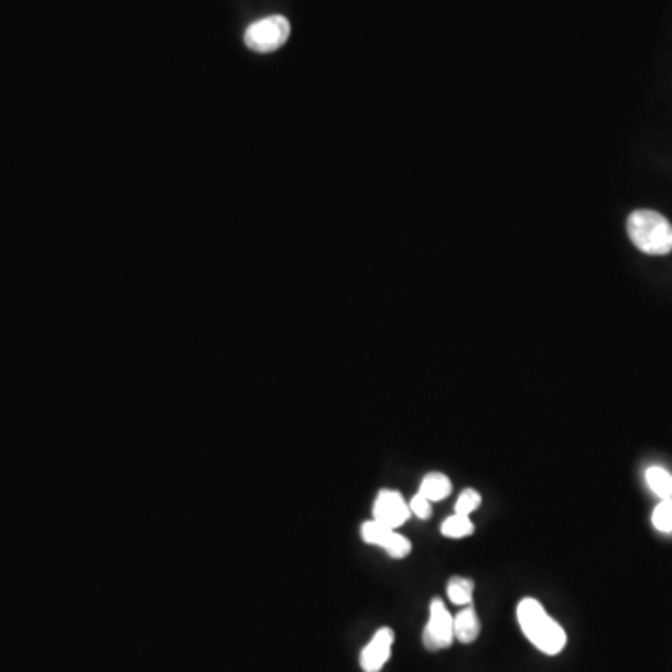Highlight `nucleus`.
Here are the masks:
<instances>
[{
	"label": "nucleus",
	"mask_w": 672,
	"mask_h": 672,
	"mask_svg": "<svg viewBox=\"0 0 672 672\" xmlns=\"http://www.w3.org/2000/svg\"><path fill=\"white\" fill-rule=\"evenodd\" d=\"M451 491H453V483H451V478L443 475V473H430L424 477L421 484L422 496L426 497L429 501L437 502L443 501L446 497L451 496Z\"/></svg>",
	"instance_id": "1a4fd4ad"
},
{
	"label": "nucleus",
	"mask_w": 672,
	"mask_h": 672,
	"mask_svg": "<svg viewBox=\"0 0 672 672\" xmlns=\"http://www.w3.org/2000/svg\"><path fill=\"white\" fill-rule=\"evenodd\" d=\"M441 532L446 538H465L469 536L475 532V525L470 521V516H462V513H454L451 518H446L441 525Z\"/></svg>",
	"instance_id": "f8f14e48"
},
{
	"label": "nucleus",
	"mask_w": 672,
	"mask_h": 672,
	"mask_svg": "<svg viewBox=\"0 0 672 672\" xmlns=\"http://www.w3.org/2000/svg\"><path fill=\"white\" fill-rule=\"evenodd\" d=\"M411 513H415L419 520H429L432 516V501H429L422 494H416L410 502Z\"/></svg>",
	"instance_id": "2eb2a0df"
},
{
	"label": "nucleus",
	"mask_w": 672,
	"mask_h": 672,
	"mask_svg": "<svg viewBox=\"0 0 672 672\" xmlns=\"http://www.w3.org/2000/svg\"><path fill=\"white\" fill-rule=\"evenodd\" d=\"M652 523H654L658 531L663 534H671L672 532V499H663V501L654 508L652 513Z\"/></svg>",
	"instance_id": "ddd939ff"
},
{
	"label": "nucleus",
	"mask_w": 672,
	"mask_h": 672,
	"mask_svg": "<svg viewBox=\"0 0 672 672\" xmlns=\"http://www.w3.org/2000/svg\"><path fill=\"white\" fill-rule=\"evenodd\" d=\"M288 37H290V21L284 15H269L247 29L245 45L254 53L268 55L281 50Z\"/></svg>",
	"instance_id": "7ed1b4c3"
},
{
	"label": "nucleus",
	"mask_w": 672,
	"mask_h": 672,
	"mask_svg": "<svg viewBox=\"0 0 672 672\" xmlns=\"http://www.w3.org/2000/svg\"><path fill=\"white\" fill-rule=\"evenodd\" d=\"M480 636V620L473 605H467L454 617V639L464 644L477 641Z\"/></svg>",
	"instance_id": "6e6552de"
},
{
	"label": "nucleus",
	"mask_w": 672,
	"mask_h": 672,
	"mask_svg": "<svg viewBox=\"0 0 672 672\" xmlns=\"http://www.w3.org/2000/svg\"><path fill=\"white\" fill-rule=\"evenodd\" d=\"M362 540L367 544L379 545L392 556V559H403L411 553V542L408 538L398 534L397 529L383 525L379 521H367L361 529Z\"/></svg>",
	"instance_id": "39448f33"
},
{
	"label": "nucleus",
	"mask_w": 672,
	"mask_h": 672,
	"mask_svg": "<svg viewBox=\"0 0 672 672\" xmlns=\"http://www.w3.org/2000/svg\"><path fill=\"white\" fill-rule=\"evenodd\" d=\"M422 642L430 652L453 647L454 617L446 611L445 604L440 598L432 599L430 604V620L422 633Z\"/></svg>",
	"instance_id": "20e7f679"
},
{
	"label": "nucleus",
	"mask_w": 672,
	"mask_h": 672,
	"mask_svg": "<svg viewBox=\"0 0 672 672\" xmlns=\"http://www.w3.org/2000/svg\"><path fill=\"white\" fill-rule=\"evenodd\" d=\"M410 505L403 501V497L392 489H381L376 502H373V520L383 525L398 529L405 521L410 520Z\"/></svg>",
	"instance_id": "423d86ee"
},
{
	"label": "nucleus",
	"mask_w": 672,
	"mask_h": 672,
	"mask_svg": "<svg viewBox=\"0 0 672 672\" xmlns=\"http://www.w3.org/2000/svg\"><path fill=\"white\" fill-rule=\"evenodd\" d=\"M628 236L639 251L650 257L672 252V225L652 209H637L628 217Z\"/></svg>",
	"instance_id": "f03ea898"
},
{
	"label": "nucleus",
	"mask_w": 672,
	"mask_h": 672,
	"mask_svg": "<svg viewBox=\"0 0 672 672\" xmlns=\"http://www.w3.org/2000/svg\"><path fill=\"white\" fill-rule=\"evenodd\" d=\"M473 593H475V585H473V581L465 579V577H453L446 585V594L454 605L467 607L473 604Z\"/></svg>",
	"instance_id": "9b49d317"
},
{
	"label": "nucleus",
	"mask_w": 672,
	"mask_h": 672,
	"mask_svg": "<svg viewBox=\"0 0 672 672\" xmlns=\"http://www.w3.org/2000/svg\"><path fill=\"white\" fill-rule=\"evenodd\" d=\"M394 631L391 628H381L368 642L361 654V666L365 672H379L391 658Z\"/></svg>",
	"instance_id": "0eeeda50"
},
{
	"label": "nucleus",
	"mask_w": 672,
	"mask_h": 672,
	"mask_svg": "<svg viewBox=\"0 0 672 672\" xmlns=\"http://www.w3.org/2000/svg\"><path fill=\"white\" fill-rule=\"evenodd\" d=\"M644 478H647L648 488L652 489L661 501L672 499V475L665 467H660V465L650 467L647 469Z\"/></svg>",
	"instance_id": "9d476101"
},
{
	"label": "nucleus",
	"mask_w": 672,
	"mask_h": 672,
	"mask_svg": "<svg viewBox=\"0 0 672 672\" xmlns=\"http://www.w3.org/2000/svg\"><path fill=\"white\" fill-rule=\"evenodd\" d=\"M518 622L527 639L540 652L556 655L561 654L566 647V631L563 626L545 613L544 605L540 604L538 599H521L518 605Z\"/></svg>",
	"instance_id": "f257e3e1"
},
{
	"label": "nucleus",
	"mask_w": 672,
	"mask_h": 672,
	"mask_svg": "<svg viewBox=\"0 0 672 672\" xmlns=\"http://www.w3.org/2000/svg\"><path fill=\"white\" fill-rule=\"evenodd\" d=\"M480 502H483V497H480L477 489H464V491L459 494L454 510H456V513H462V516H470V513L475 512V510L480 507Z\"/></svg>",
	"instance_id": "4468645a"
}]
</instances>
